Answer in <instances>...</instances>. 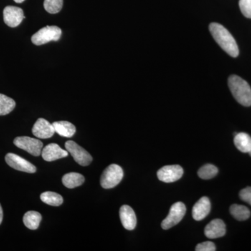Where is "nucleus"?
<instances>
[{"label": "nucleus", "instance_id": "f257e3e1", "mask_svg": "<svg viewBox=\"0 0 251 251\" xmlns=\"http://www.w3.org/2000/svg\"><path fill=\"white\" fill-rule=\"evenodd\" d=\"M209 31L214 40L225 52L232 57H237L239 55L237 42L226 27L219 23H213L209 25Z\"/></svg>", "mask_w": 251, "mask_h": 251}, {"label": "nucleus", "instance_id": "f03ea898", "mask_svg": "<svg viewBox=\"0 0 251 251\" xmlns=\"http://www.w3.org/2000/svg\"><path fill=\"white\" fill-rule=\"evenodd\" d=\"M228 86L238 103L244 106H251V88L247 81L238 75H232L228 78Z\"/></svg>", "mask_w": 251, "mask_h": 251}, {"label": "nucleus", "instance_id": "7ed1b4c3", "mask_svg": "<svg viewBox=\"0 0 251 251\" xmlns=\"http://www.w3.org/2000/svg\"><path fill=\"white\" fill-rule=\"evenodd\" d=\"M122 168L117 164H111L105 168L100 177V185L105 189L115 187L123 179Z\"/></svg>", "mask_w": 251, "mask_h": 251}, {"label": "nucleus", "instance_id": "20e7f679", "mask_svg": "<svg viewBox=\"0 0 251 251\" xmlns=\"http://www.w3.org/2000/svg\"><path fill=\"white\" fill-rule=\"evenodd\" d=\"M62 36V29L57 26H46L31 36V42L36 46H41L50 41H58Z\"/></svg>", "mask_w": 251, "mask_h": 251}, {"label": "nucleus", "instance_id": "39448f33", "mask_svg": "<svg viewBox=\"0 0 251 251\" xmlns=\"http://www.w3.org/2000/svg\"><path fill=\"white\" fill-rule=\"evenodd\" d=\"M186 206L183 202L175 203L170 209L168 216L161 223L163 229H171L179 224L186 214Z\"/></svg>", "mask_w": 251, "mask_h": 251}, {"label": "nucleus", "instance_id": "423d86ee", "mask_svg": "<svg viewBox=\"0 0 251 251\" xmlns=\"http://www.w3.org/2000/svg\"><path fill=\"white\" fill-rule=\"evenodd\" d=\"M65 148L68 152L71 153L75 162L80 166H87L92 163V157L90 153L75 142L69 140L65 143Z\"/></svg>", "mask_w": 251, "mask_h": 251}, {"label": "nucleus", "instance_id": "0eeeda50", "mask_svg": "<svg viewBox=\"0 0 251 251\" xmlns=\"http://www.w3.org/2000/svg\"><path fill=\"white\" fill-rule=\"evenodd\" d=\"M14 143L18 148L22 149L33 156H39L41 154L43 143L36 138L27 136L17 137L15 138Z\"/></svg>", "mask_w": 251, "mask_h": 251}, {"label": "nucleus", "instance_id": "6e6552de", "mask_svg": "<svg viewBox=\"0 0 251 251\" xmlns=\"http://www.w3.org/2000/svg\"><path fill=\"white\" fill-rule=\"evenodd\" d=\"M184 170L179 165L163 167L157 173L158 179L165 183H172L181 179Z\"/></svg>", "mask_w": 251, "mask_h": 251}, {"label": "nucleus", "instance_id": "1a4fd4ad", "mask_svg": "<svg viewBox=\"0 0 251 251\" xmlns=\"http://www.w3.org/2000/svg\"><path fill=\"white\" fill-rule=\"evenodd\" d=\"M5 161L10 167L16 171L27 173H36V168L34 165L15 153H7L5 156Z\"/></svg>", "mask_w": 251, "mask_h": 251}, {"label": "nucleus", "instance_id": "9d476101", "mask_svg": "<svg viewBox=\"0 0 251 251\" xmlns=\"http://www.w3.org/2000/svg\"><path fill=\"white\" fill-rule=\"evenodd\" d=\"M4 21L10 27H16L25 18L23 10L17 6H8L4 9Z\"/></svg>", "mask_w": 251, "mask_h": 251}, {"label": "nucleus", "instance_id": "9b49d317", "mask_svg": "<svg viewBox=\"0 0 251 251\" xmlns=\"http://www.w3.org/2000/svg\"><path fill=\"white\" fill-rule=\"evenodd\" d=\"M55 133L53 125L45 119L39 118L34 124L32 128V133L34 136L41 139L51 138Z\"/></svg>", "mask_w": 251, "mask_h": 251}, {"label": "nucleus", "instance_id": "f8f14e48", "mask_svg": "<svg viewBox=\"0 0 251 251\" xmlns=\"http://www.w3.org/2000/svg\"><path fill=\"white\" fill-rule=\"evenodd\" d=\"M41 155L45 161L50 162L67 157L69 152L67 150H62L57 144L51 143L43 149Z\"/></svg>", "mask_w": 251, "mask_h": 251}, {"label": "nucleus", "instance_id": "ddd939ff", "mask_svg": "<svg viewBox=\"0 0 251 251\" xmlns=\"http://www.w3.org/2000/svg\"><path fill=\"white\" fill-rule=\"evenodd\" d=\"M226 233V224L222 220L214 219L211 221L204 229V234L209 239L224 237Z\"/></svg>", "mask_w": 251, "mask_h": 251}, {"label": "nucleus", "instance_id": "4468645a", "mask_svg": "<svg viewBox=\"0 0 251 251\" xmlns=\"http://www.w3.org/2000/svg\"><path fill=\"white\" fill-rule=\"evenodd\" d=\"M211 211V202L207 197L201 198L193 206L192 214L193 219L200 221L205 219Z\"/></svg>", "mask_w": 251, "mask_h": 251}, {"label": "nucleus", "instance_id": "2eb2a0df", "mask_svg": "<svg viewBox=\"0 0 251 251\" xmlns=\"http://www.w3.org/2000/svg\"><path fill=\"white\" fill-rule=\"evenodd\" d=\"M120 219L122 226L128 230H133L137 224L136 216L133 209L128 205H123L120 208Z\"/></svg>", "mask_w": 251, "mask_h": 251}, {"label": "nucleus", "instance_id": "dca6fc26", "mask_svg": "<svg viewBox=\"0 0 251 251\" xmlns=\"http://www.w3.org/2000/svg\"><path fill=\"white\" fill-rule=\"evenodd\" d=\"M52 125L56 133L66 138H72L76 131L75 126L67 121L55 122Z\"/></svg>", "mask_w": 251, "mask_h": 251}, {"label": "nucleus", "instance_id": "f3484780", "mask_svg": "<svg viewBox=\"0 0 251 251\" xmlns=\"http://www.w3.org/2000/svg\"><path fill=\"white\" fill-rule=\"evenodd\" d=\"M234 143L236 148L243 153H249L251 150V137L246 133L235 134Z\"/></svg>", "mask_w": 251, "mask_h": 251}, {"label": "nucleus", "instance_id": "a211bd4d", "mask_svg": "<svg viewBox=\"0 0 251 251\" xmlns=\"http://www.w3.org/2000/svg\"><path fill=\"white\" fill-rule=\"evenodd\" d=\"M85 182L83 175L77 173H70L64 175L62 177V183L68 188H74L80 186Z\"/></svg>", "mask_w": 251, "mask_h": 251}, {"label": "nucleus", "instance_id": "6ab92c4d", "mask_svg": "<svg viewBox=\"0 0 251 251\" xmlns=\"http://www.w3.org/2000/svg\"><path fill=\"white\" fill-rule=\"evenodd\" d=\"M41 219H42V216L40 213L37 211H29L25 214L23 217V223L27 228L35 230L39 227Z\"/></svg>", "mask_w": 251, "mask_h": 251}, {"label": "nucleus", "instance_id": "aec40b11", "mask_svg": "<svg viewBox=\"0 0 251 251\" xmlns=\"http://www.w3.org/2000/svg\"><path fill=\"white\" fill-rule=\"evenodd\" d=\"M229 211L234 219L238 221H246V220L249 219L251 216V211L247 206L244 205L232 204L229 208Z\"/></svg>", "mask_w": 251, "mask_h": 251}, {"label": "nucleus", "instance_id": "412c9836", "mask_svg": "<svg viewBox=\"0 0 251 251\" xmlns=\"http://www.w3.org/2000/svg\"><path fill=\"white\" fill-rule=\"evenodd\" d=\"M42 202L50 206H58L63 203V198L58 193L46 191L41 195Z\"/></svg>", "mask_w": 251, "mask_h": 251}, {"label": "nucleus", "instance_id": "4be33fe9", "mask_svg": "<svg viewBox=\"0 0 251 251\" xmlns=\"http://www.w3.org/2000/svg\"><path fill=\"white\" fill-rule=\"evenodd\" d=\"M15 107L16 102L14 99L0 94V116L8 115L14 110Z\"/></svg>", "mask_w": 251, "mask_h": 251}, {"label": "nucleus", "instance_id": "5701e85b", "mask_svg": "<svg viewBox=\"0 0 251 251\" xmlns=\"http://www.w3.org/2000/svg\"><path fill=\"white\" fill-rule=\"evenodd\" d=\"M219 170L212 164H206L200 168L198 172V176L202 179H210L216 176Z\"/></svg>", "mask_w": 251, "mask_h": 251}, {"label": "nucleus", "instance_id": "b1692460", "mask_svg": "<svg viewBox=\"0 0 251 251\" xmlns=\"http://www.w3.org/2000/svg\"><path fill=\"white\" fill-rule=\"evenodd\" d=\"M44 6L50 14H57L62 9L63 0H44Z\"/></svg>", "mask_w": 251, "mask_h": 251}, {"label": "nucleus", "instance_id": "393cba45", "mask_svg": "<svg viewBox=\"0 0 251 251\" xmlns=\"http://www.w3.org/2000/svg\"><path fill=\"white\" fill-rule=\"evenodd\" d=\"M239 8L245 17L251 18V0H239Z\"/></svg>", "mask_w": 251, "mask_h": 251}, {"label": "nucleus", "instance_id": "a878e982", "mask_svg": "<svg viewBox=\"0 0 251 251\" xmlns=\"http://www.w3.org/2000/svg\"><path fill=\"white\" fill-rule=\"evenodd\" d=\"M196 251H216V246L211 242H204L198 244L196 247Z\"/></svg>", "mask_w": 251, "mask_h": 251}, {"label": "nucleus", "instance_id": "bb28decb", "mask_svg": "<svg viewBox=\"0 0 251 251\" xmlns=\"http://www.w3.org/2000/svg\"><path fill=\"white\" fill-rule=\"evenodd\" d=\"M239 197L244 202L251 205V187L244 188L239 193Z\"/></svg>", "mask_w": 251, "mask_h": 251}, {"label": "nucleus", "instance_id": "cd10ccee", "mask_svg": "<svg viewBox=\"0 0 251 251\" xmlns=\"http://www.w3.org/2000/svg\"><path fill=\"white\" fill-rule=\"evenodd\" d=\"M3 220V210L2 208H1V204H0V225H1V222H2Z\"/></svg>", "mask_w": 251, "mask_h": 251}, {"label": "nucleus", "instance_id": "c85d7f7f", "mask_svg": "<svg viewBox=\"0 0 251 251\" xmlns=\"http://www.w3.org/2000/svg\"><path fill=\"white\" fill-rule=\"evenodd\" d=\"M14 1H16V3H22L25 0H14Z\"/></svg>", "mask_w": 251, "mask_h": 251}, {"label": "nucleus", "instance_id": "c756f323", "mask_svg": "<svg viewBox=\"0 0 251 251\" xmlns=\"http://www.w3.org/2000/svg\"><path fill=\"white\" fill-rule=\"evenodd\" d=\"M249 155H250V156H251V150L250 151H249Z\"/></svg>", "mask_w": 251, "mask_h": 251}]
</instances>
